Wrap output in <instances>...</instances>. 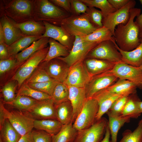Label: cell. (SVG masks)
<instances>
[{
    "label": "cell",
    "instance_id": "26",
    "mask_svg": "<svg viewBox=\"0 0 142 142\" xmlns=\"http://www.w3.org/2000/svg\"><path fill=\"white\" fill-rule=\"evenodd\" d=\"M17 26L25 34L28 36L43 35L45 29L43 22L34 20L28 21L23 23L16 24Z\"/></svg>",
    "mask_w": 142,
    "mask_h": 142
},
{
    "label": "cell",
    "instance_id": "17",
    "mask_svg": "<svg viewBox=\"0 0 142 142\" xmlns=\"http://www.w3.org/2000/svg\"><path fill=\"white\" fill-rule=\"evenodd\" d=\"M43 22L45 31L42 37L51 38L56 40L70 50L73 46L75 36L69 34L61 26H56L45 21Z\"/></svg>",
    "mask_w": 142,
    "mask_h": 142
},
{
    "label": "cell",
    "instance_id": "38",
    "mask_svg": "<svg viewBox=\"0 0 142 142\" xmlns=\"http://www.w3.org/2000/svg\"><path fill=\"white\" fill-rule=\"evenodd\" d=\"M18 87L17 81L11 79L4 84L1 89L3 97L2 100L4 104H8L12 102L16 95L15 92Z\"/></svg>",
    "mask_w": 142,
    "mask_h": 142
},
{
    "label": "cell",
    "instance_id": "10",
    "mask_svg": "<svg viewBox=\"0 0 142 142\" xmlns=\"http://www.w3.org/2000/svg\"><path fill=\"white\" fill-rule=\"evenodd\" d=\"M6 118L21 136L33 130L35 119L27 111L7 110Z\"/></svg>",
    "mask_w": 142,
    "mask_h": 142
},
{
    "label": "cell",
    "instance_id": "31",
    "mask_svg": "<svg viewBox=\"0 0 142 142\" xmlns=\"http://www.w3.org/2000/svg\"><path fill=\"white\" fill-rule=\"evenodd\" d=\"M77 132L72 123L63 125L57 134L52 135V142H73Z\"/></svg>",
    "mask_w": 142,
    "mask_h": 142
},
{
    "label": "cell",
    "instance_id": "25",
    "mask_svg": "<svg viewBox=\"0 0 142 142\" xmlns=\"http://www.w3.org/2000/svg\"><path fill=\"white\" fill-rule=\"evenodd\" d=\"M57 119L63 125L72 123L73 108L69 100L55 105Z\"/></svg>",
    "mask_w": 142,
    "mask_h": 142
},
{
    "label": "cell",
    "instance_id": "55",
    "mask_svg": "<svg viewBox=\"0 0 142 142\" xmlns=\"http://www.w3.org/2000/svg\"><path fill=\"white\" fill-rule=\"evenodd\" d=\"M139 37L141 42V41H142V29L140 30Z\"/></svg>",
    "mask_w": 142,
    "mask_h": 142
},
{
    "label": "cell",
    "instance_id": "5",
    "mask_svg": "<svg viewBox=\"0 0 142 142\" xmlns=\"http://www.w3.org/2000/svg\"><path fill=\"white\" fill-rule=\"evenodd\" d=\"M47 47L31 55L19 67L11 79L17 81L19 89L45 58L48 51Z\"/></svg>",
    "mask_w": 142,
    "mask_h": 142
},
{
    "label": "cell",
    "instance_id": "20",
    "mask_svg": "<svg viewBox=\"0 0 142 142\" xmlns=\"http://www.w3.org/2000/svg\"><path fill=\"white\" fill-rule=\"evenodd\" d=\"M69 100L73 108L72 123H73L81 111L87 100L85 87L68 86Z\"/></svg>",
    "mask_w": 142,
    "mask_h": 142
},
{
    "label": "cell",
    "instance_id": "30",
    "mask_svg": "<svg viewBox=\"0 0 142 142\" xmlns=\"http://www.w3.org/2000/svg\"><path fill=\"white\" fill-rule=\"evenodd\" d=\"M81 37L84 40L98 44L107 40L115 42V38L110 31L103 26L88 35Z\"/></svg>",
    "mask_w": 142,
    "mask_h": 142
},
{
    "label": "cell",
    "instance_id": "57",
    "mask_svg": "<svg viewBox=\"0 0 142 142\" xmlns=\"http://www.w3.org/2000/svg\"><path fill=\"white\" fill-rule=\"evenodd\" d=\"M0 142H3L1 139L0 138Z\"/></svg>",
    "mask_w": 142,
    "mask_h": 142
},
{
    "label": "cell",
    "instance_id": "15",
    "mask_svg": "<svg viewBox=\"0 0 142 142\" xmlns=\"http://www.w3.org/2000/svg\"><path fill=\"white\" fill-rule=\"evenodd\" d=\"M39 65L51 78L62 83L65 81L70 68L65 62L58 58L47 62L42 61Z\"/></svg>",
    "mask_w": 142,
    "mask_h": 142
},
{
    "label": "cell",
    "instance_id": "44",
    "mask_svg": "<svg viewBox=\"0 0 142 142\" xmlns=\"http://www.w3.org/2000/svg\"><path fill=\"white\" fill-rule=\"evenodd\" d=\"M129 96H122L116 99L106 113L107 115L115 116L121 115Z\"/></svg>",
    "mask_w": 142,
    "mask_h": 142
},
{
    "label": "cell",
    "instance_id": "32",
    "mask_svg": "<svg viewBox=\"0 0 142 142\" xmlns=\"http://www.w3.org/2000/svg\"><path fill=\"white\" fill-rule=\"evenodd\" d=\"M108 115L109 117L108 126L111 136L110 142H117V136L119 130L125 123L130 121L131 118L121 115Z\"/></svg>",
    "mask_w": 142,
    "mask_h": 142
},
{
    "label": "cell",
    "instance_id": "56",
    "mask_svg": "<svg viewBox=\"0 0 142 142\" xmlns=\"http://www.w3.org/2000/svg\"><path fill=\"white\" fill-rule=\"evenodd\" d=\"M139 67L142 70V64Z\"/></svg>",
    "mask_w": 142,
    "mask_h": 142
},
{
    "label": "cell",
    "instance_id": "47",
    "mask_svg": "<svg viewBox=\"0 0 142 142\" xmlns=\"http://www.w3.org/2000/svg\"><path fill=\"white\" fill-rule=\"evenodd\" d=\"M32 133L34 142H52V136L44 131L37 130Z\"/></svg>",
    "mask_w": 142,
    "mask_h": 142
},
{
    "label": "cell",
    "instance_id": "7",
    "mask_svg": "<svg viewBox=\"0 0 142 142\" xmlns=\"http://www.w3.org/2000/svg\"><path fill=\"white\" fill-rule=\"evenodd\" d=\"M99 105L97 101L92 98H87L82 110L73 124L77 130L88 128L95 122Z\"/></svg>",
    "mask_w": 142,
    "mask_h": 142
},
{
    "label": "cell",
    "instance_id": "4",
    "mask_svg": "<svg viewBox=\"0 0 142 142\" xmlns=\"http://www.w3.org/2000/svg\"><path fill=\"white\" fill-rule=\"evenodd\" d=\"M60 26L70 35L80 37L88 35L97 29L91 23L86 13L70 15L62 21Z\"/></svg>",
    "mask_w": 142,
    "mask_h": 142
},
{
    "label": "cell",
    "instance_id": "28",
    "mask_svg": "<svg viewBox=\"0 0 142 142\" xmlns=\"http://www.w3.org/2000/svg\"><path fill=\"white\" fill-rule=\"evenodd\" d=\"M49 49L45 58L42 61L47 62L59 57H65L69 54L70 50L66 47L53 39L49 38Z\"/></svg>",
    "mask_w": 142,
    "mask_h": 142
},
{
    "label": "cell",
    "instance_id": "37",
    "mask_svg": "<svg viewBox=\"0 0 142 142\" xmlns=\"http://www.w3.org/2000/svg\"><path fill=\"white\" fill-rule=\"evenodd\" d=\"M38 101L27 96L17 94L14 100L8 104L17 110L27 111Z\"/></svg>",
    "mask_w": 142,
    "mask_h": 142
},
{
    "label": "cell",
    "instance_id": "42",
    "mask_svg": "<svg viewBox=\"0 0 142 142\" xmlns=\"http://www.w3.org/2000/svg\"><path fill=\"white\" fill-rule=\"evenodd\" d=\"M54 80L49 76L43 68L39 65L24 82L27 83H34Z\"/></svg>",
    "mask_w": 142,
    "mask_h": 142
},
{
    "label": "cell",
    "instance_id": "1",
    "mask_svg": "<svg viewBox=\"0 0 142 142\" xmlns=\"http://www.w3.org/2000/svg\"><path fill=\"white\" fill-rule=\"evenodd\" d=\"M140 8H134L130 11V17L125 24H120L115 28L114 37L115 42L121 50L127 51L132 50L141 43L139 37L140 28L134 21L135 17L140 14Z\"/></svg>",
    "mask_w": 142,
    "mask_h": 142
},
{
    "label": "cell",
    "instance_id": "11",
    "mask_svg": "<svg viewBox=\"0 0 142 142\" xmlns=\"http://www.w3.org/2000/svg\"><path fill=\"white\" fill-rule=\"evenodd\" d=\"M92 77L83 61H79L70 67L64 83L68 86L85 87Z\"/></svg>",
    "mask_w": 142,
    "mask_h": 142
},
{
    "label": "cell",
    "instance_id": "9",
    "mask_svg": "<svg viewBox=\"0 0 142 142\" xmlns=\"http://www.w3.org/2000/svg\"><path fill=\"white\" fill-rule=\"evenodd\" d=\"M108 120L102 117L90 127L78 131L73 142H100L105 134Z\"/></svg>",
    "mask_w": 142,
    "mask_h": 142
},
{
    "label": "cell",
    "instance_id": "24",
    "mask_svg": "<svg viewBox=\"0 0 142 142\" xmlns=\"http://www.w3.org/2000/svg\"><path fill=\"white\" fill-rule=\"evenodd\" d=\"M49 39L48 37H42L34 42L28 47L17 54L16 58L19 63H24L34 53L47 47Z\"/></svg>",
    "mask_w": 142,
    "mask_h": 142
},
{
    "label": "cell",
    "instance_id": "3",
    "mask_svg": "<svg viewBox=\"0 0 142 142\" xmlns=\"http://www.w3.org/2000/svg\"><path fill=\"white\" fill-rule=\"evenodd\" d=\"M0 14H4L16 23L34 20L33 0H2L0 1Z\"/></svg>",
    "mask_w": 142,
    "mask_h": 142
},
{
    "label": "cell",
    "instance_id": "58",
    "mask_svg": "<svg viewBox=\"0 0 142 142\" xmlns=\"http://www.w3.org/2000/svg\"><path fill=\"white\" fill-rule=\"evenodd\" d=\"M141 84H142V83H141Z\"/></svg>",
    "mask_w": 142,
    "mask_h": 142
},
{
    "label": "cell",
    "instance_id": "6",
    "mask_svg": "<svg viewBox=\"0 0 142 142\" xmlns=\"http://www.w3.org/2000/svg\"><path fill=\"white\" fill-rule=\"evenodd\" d=\"M116 43L111 40L100 43L90 51L86 58L103 59L115 63L122 62V56Z\"/></svg>",
    "mask_w": 142,
    "mask_h": 142
},
{
    "label": "cell",
    "instance_id": "21",
    "mask_svg": "<svg viewBox=\"0 0 142 142\" xmlns=\"http://www.w3.org/2000/svg\"><path fill=\"white\" fill-rule=\"evenodd\" d=\"M88 72L92 77L111 70L116 63L95 58H85L83 61Z\"/></svg>",
    "mask_w": 142,
    "mask_h": 142
},
{
    "label": "cell",
    "instance_id": "45",
    "mask_svg": "<svg viewBox=\"0 0 142 142\" xmlns=\"http://www.w3.org/2000/svg\"><path fill=\"white\" fill-rule=\"evenodd\" d=\"M86 13L88 15L92 24L97 28L103 26L102 21L103 17L101 11L94 7H88Z\"/></svg>",
    "mask_w": 142,
    "mask_h": 142
},
{
    "label": "cell",
    "instance_id": "40",
    "mask_svg": "<svg viewBox=\"0 0 142 142\" xmlns=\"http://www.w3.org/2000/svg\"><path fill=\"white\" fill-rule=\"evenodd\" d=\"M88 7H96L101 9L104 18L110 14L117 10L108 0H80Z\"/></svg>",
    "mask_w": 142,
    "mask_h": 142
},
{
    "label": "cell",
    "instance_id": "18",
    "mask_svg": "<svg viewBox=\"0 0 142 142\" xmlns=\"http://www.w3.org/2000/svg\"><path fill=\"white\" fill-rule=\"evenodd\" d=\"M121 96H122L110 91L107 88L95 93L92 98L97 101L99 105L96 121L100 119L107 112L114 102Z\"/></svg>",
    "mask_w": 142,
    "mask_h": 142
},
{
    "label": "cell",
    "instance_id": "12",
    "mask_svg": "<svg viewBox=\"0 0 142 142\" xmlns=\"http://www.w3.org/2000/svg\"><path fill=\"white\" fill-rule=\"evenodd\" d=\"M136 4L134 0H130L124 6L111 13L103 18V26L108 29L114 36L116 27L120 24H125L130 17V9L134 8Z\"/></svg>",
    "mask_w": 142,
    "mask_h": 142
},
{
    "label": "cell",
    "instance_id": "13",
    "mask_svg": "<svg viewBox=\"0 0 142 142\" xmlns=\"http://www.w3.org/2000/svg\"><path fill=\"white\" fill-rule=\"evenodd\" d=\"M118 79L110 70L92 76L85 87L87 98H92L96 92L113 85Z\"/></svg>",
    "mask_w": 142,
    "mask_h": 142
},
{
    "label": "cell",
    "instance_id": "22",
    "mask_svg": "<svg viewBox=\"0 0 142 142\" xmlns=\"http://www.w3.org/2000/svg\"><path fill=\"white\" fill-rule=\"evenodd\" d=\"M116 47L122 56V63L134 67H139L142 64V41L134 50L127 51L120 49L116 43Z\"/></svg>",
    "mask_w": 142,
    "mask_h": 142
},
{
    "label": "cell",
    "instance_id": "54",
    "mask_svg": "<svg viewBox=\"0 0 142 142\" xmlns=\"http://www.w3.org/2000/svg\"><path fill=\"white\" fill-rule=\"evenodd\" d=\"M137 103L140 112L142 113V101L139 100L137 101Z\"/></svg>",
    "mask_w": 142,
    "mask_h": 142
},
{
    "label": "cell",
    "instance_id": "34",
    "mask_svg": "<svg viewBox=\"0 0 142 142\" xmlns=\"http://www.w3.org/2000/svg\"><path fill=\"white\" fill-rule=\"evenodd\" d=\"M0 129V138L3 142H18L21 136L7 119Z\"/></svg>",
    "mask_w": 142,
    "mask_h": 142
},
{
    "label": "cell",
    "instance_id": "14",
    "mask_svg": "<svg viewBox=\"0 0 142 142\" xmlns=\"http://www.w3.org/2000/svg\"><path fill=\"white\" fill-rule=\"evenodd\" d=\"M110 71L118 79L133 82L142 89V70L140 67L120 62L116 63Z\"/></svg>",
    "mask_w": 142,
    "mask_h": 142
},
{
    "label": "cell",
    "instance_id": "46",
    "mask_svg": "<svg viewBox=\"0 0 142 142\" xmlns=\"http://www.w3.org/2000/svg\"><path fill=\"white\" fill-rule=\"evenodd\" d=\"M72 15H78L85 13L88 7L80 0H70Z\"/></svg>",
    "mask_w": 142,
    "mask_h": 142
},
{
    "label": "cell",
    "instance_id": "52",
    "mask_svg": "<svg viewBox=\"0 0 142 142\" xmlns=\"http://www.w3.org/2000/svg\"><path fill=\"white\" fill-rule=\"evenodd\" d=\"M110 135V132L108 124L106 129L104 137L100 142H109Z\"/></svg>",
    "mask_w": 142,
    "mask_h": 142
},
{
    "label": "cell",
    "instance_id": "8",
    "mask_svg": "<svg viewBox=\"0 0 142 142\" xmlns=\"http://www.w3.org/2000/svg\"><path fill=\"white\" fill-rule=\"evenodd\" d=\"M98 44L83 39L81 37L75 36L72 47L69 54L65 57L57 58L65 62L70 67L79 61H83L90 51Z\"/></svg>",
    "mask_w": 142,
    "mask_h": 142
},
{
    "label": "cell",
    "instance_id": "16",
    "mask_svg": "<svg viewBox=\"0 0 142 142\" xmlns=\"http://www.w3.org/2000/svg\"><path fill=\"white\" fill-rule=\"evenodd\" d=\"M27 112L35 119H57L55 105L52 98L38 101Z\"/></svg>",
    "mask_w": 142,
    "mask_h": 142
},
{
    "label": "cell",
    "instance_id": "53",
    "mask_svg": "<svg viewBox=\"0 0 142 142\" xmlns=\"http://www.w3.org/2000/svg\"><path fill=\"white\" fill-rule=\"evenodd\" d=\"M139 1L142 4V0ZM135 22L139 26L140 30L142 29V13L137 17Z\"/></svg>",
    "mask_w": 142,
    "mask_h": 142
},
{
    "label": "cell",
    "instance_id": "2",
    "mask_svg": "<svg viewBox=\"0 0 142 142\" xmlns=\"http://www.w3.org/2000/svg\"><path fill=\"white\" fill-rule=\"evenodd\" d=\"M71 14L48 0H33L34 21H45L60 26L62 21Z\"/></svg>",
    "mask_w": 142,
    "mask_h": 142
},
{
    "label": "cell",
    "instance_id": "23",
    "mask_svg": "<svg viewBox=\"0 0 142 142\" xmlns=\"http://www.w3.org/2000/svg\"><path fill=\"white\" fill-rule=\"evenodd\" d=\"M137 86L134 83L129 80L119 79L115 83L107 88L110 91L124 96L136 94Z\"/></svg>",
    "mask_w": 142,
    "mask_h": 142
},
{
    "label": "cell",
    "instance_id": "41",
    "mask_svg": "<svg viewBox=\"0 0 142 142\" xmlns=\"http://www.w3.org/2000/svg\"><path fill=\"white\" fill-rule=\"evenodd\" d=\"M119 142H142V118L133 131L126 130L123 132L122 138Z\"/></svg>",
    "mask_w": 142,
    "mask_h": 142
},
{
    "label": "cell",
    "instance_id": "39",
    "mask_svg": "<svg viewBox=\"0 0 142 142\" xmlns=\"http://www.w3.org/2000/svg\"><path fill=\"white\" fill-rule=\"evenodd\" d=\"M68 86L64 82H58L56 86L52 98L55 105L69 100Z\"/></svg>",
    "mask_w": 142,
    "mask_h": 142
},
{
    "label": "cell",
    "instance_id": "19",
    "mask_svg": "<svg viewBox=\"0 0 142 142\" xmlns=\"http://www.w3.org/2000/svg\"><path fill=\"white\" fill-rule=\"evenodd\" d=\"M0 24L8 46L26 36L17 26L16 23L13 20L4 14H0Z\"/></svg>",
    "mask_w": 142,
    "mask_h": 142
},
{
    "label": "cell",
    "instance_id": "43",
    "mask_svg": "<svg viewBox=\"0 0 142 142\" xmlns=\"http://www.w3.org/2000/svg\"><path fill=\"white\" fill-rule=\"evenodd\" d=\"M59 82L54 80L50 81L34 83H28L31 88L45 93L51 96Z\"/></svg>",
    "mask_w": 142,
    "mask_h": 142
},
{
    "label": "cell",
    "instance_id": "33",
    "mask_svg": "<svg viewBox=\"0 0 142 142\" xmlns=\"http://www.w3.org/2000/svg\"><path fill=\"white\" fill-rule=\"evenodd\" d=\"M23 63H19L15 56L11 57L7 59L0 60L1 83L4 79V78H6V76L7 77V75L11 73L14 75L13 73H15L18 68Z\"/></svg>",
    "mask_w": 142,
    "mask_h": 142
},
{
    "label": "cell",
    "instance_id": "29",
    "mask_svg": "<svg viewBox=\"0 0 142 142\" xmlns=\"http://www.w3.org/2000/svg\"><path fill=\"white\" fill-rule=\"evenodd\" d=\"M63 125L57 119H35L34 128L44 131L52 136L57 134L60 130Z\"/></svg>",
    "mask_w": 142,
    "mask_h": 142
},
{
    "label": "cell",
    "instance_id": "35",
    "mask_svg": "<svg viewBox=\"0 0 142 142\" xmlns=\"http://www.w3.org/2000/svg\"><path fill=\"white\" fill-rule=\"evenodd\" d=\"M136 94L129 96L122 112L121 116H129L131 118H137L141 114L137 102L140 100Z\"/></svg>",
    "mask_w": 142,
    "mask_h": 142
},
{
    "label": "cell",
    "instance_id": "36",
    "mask_svg": "<svg viewBox=\"0 0 142 142\" xmlns=\"http://www.w3.org/2000/svg\"><path fill=\"white\" fill-rule=\"evenodd\" d=\"M17 94L27 96L38 101L52 98L47 94L31 88L25 82L19 88Z\"/></svg>",
    "mask_w": 142,
    "mask_h": 142
},
{
    "label": "cell",
    "instance_id": "49",
    "mask_svg": "<svg viewBox=\"0 0 142 142\" xmlns=\"http://www.w3.org/2000/svg\"><path fill=\"white\" fill-rule=\"evenodd\" d=\"M112 7L116 10L126 5L130 0H108Z\"/></svg>",
    "mask_w": 142,
    "mask_h": 142
},
{
    "label": "cell",
    "instance_id": "50",
    "mask_svg": "<svg viewBox=\"0 0 142 142\" xmlns=\"http://www.w3.org/2000/svg\"><path fill=\"white\" fill-rule=\"evenodd\" d=\"M4 103L2 99L0 101V128L2 126L6 118L7 110L5 108Z\"/></svg>",
    "mask_w": 142,
    "mask_h": 142
},
{
    "label": "cell",
    "instance_id": "48",
    "mask_svg": "<svg viewBox=\"0 0 142 142\" xmlns=\"http://www.w3.org/2000/svg\"><path fill=\"white\" fill-rule=\"evenodd\" d=\"M52 3L64 10L71 15L72 12L70 0H50Z\"/></svg>",
    "mask_w": 142,
    "mask_h": 142
},
{
    "label": "cell",
    "instance_id": "51",
    "mask_svg": "<svg viewBox=\"0 0 142 142\" xmlns=\"http://www.w3.org/2000/svg\"><path fill=\"white\" fill-rule=\"evenodd\" d=\"M18 142H34L32 132L21 136Z\"/></svg>",
    "mask_w": 142,
    "mask_h": 142
},
{
    "label": "cell",
    "instance_id": "27",
    "mask_svg": "<svg viewBox=\"0 0 142 142\" xmlns=\"http://www.w3.org/2000/svg\"><path fill=\"white\" fill-rule=\"evenodd\" d=\"M42 36L26 35L16 40L8 46L10 57L15 56L19 52H21L27 48L34 42L42 38Z\"/></svg>",
    "mask_w": 142,
    "mask_h": 142
}]
</instances>
